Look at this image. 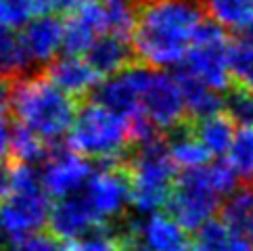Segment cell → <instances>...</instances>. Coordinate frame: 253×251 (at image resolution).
Segmentation results:
<instances>
[{
  "label": "cell",
  "instance_id": "6da1fadb",
  "mask_svg": "<svg viewBox=\"0 0 253 251\" xmlns=\"http://www.w3.org/2000/svg\"><path fill=\"white\" fill-rule=\"evenodd\" d=\"M199 0H151L138 11L132 48L142 65L169 69L182 65L203 21Z\"/></svg>",
  "mask_w": 253,
  "mask_h": 251
},
{
  "label": "cell",
  "instance_id": "7a4b0ae2",
  "mask_svg": "<svg viewBox=\"0 0 253 251\" xmlns=\"http://www.w3.org/2000/svg\"><path fill=\"white\" fill-rule=\"evenodd\" d=\"M8 105L17 124L48 145L67 136L78 111L74 96L61 90L48 76H19L11 86Z\"/></svg>",
  "mask_w": 253,
  "mask_h": 251
},
{
  "label": "cell",
  "instance_id": "3957f363",
  "mask_svg": "<svg viewBox=\"0 0 253 251\" xmlns=\"http://www.w3.org/2000/svg\"><path fill=\"white\" fill-rule=\"evenodd\" d=\"M237 174L230 164H205L195 169H182L169 197V213L186 230L201 228L213 220L224 199L237 188Z\"/></svg>",
  "mask_w": 253,
  "mask_h": 251
},
{
  "label": "cell",
  "instance_id": "277c9868",
  "mask_svg": "<svg viewBox=\"0 0 253 251\" xmlns=\"http://www.w3.org/2000/svg\"><path fill=\"white\" fill-rule=\"evenodd\" d=\"M8 184L6 197L0 199V235L13 243L48 224L52 203L34 164L17 161L8 167Z\"/></svg>",
  "mask_w": 253,
  "mask_h": 251
},
{
  "label": "cell",
  "instance_id": "5b68a950",
  "mask_svg": "<svg viewBox=\"0 0 253 251\" xmlns=\"http://www.w3.org/2000/svg\"><path fill=\"white\" fill-rule=\"evenodd\" d=\"M67 138L69 147L84 157L111 164L126 155L134 134L128 118L94 98L76 111Z\"/></svg>",
  "mask_w": 253,
  "mask_h": 251
},
{
  "label": "cell",
  "instance_id": "8992f818",
  "mask_svg": "<svg viewBox=\"0 0 253 251\" xmlns=\"http://www.w3.org/2000/svg\"><path fill=\"white\" fill-rule=\"evenodd\" d=\"M128 178L132 188V208L140 216L159 211L168 205L178 178L168 142H161L159 138L140 142L130 159Z\"/></svg>",
  "mask_w": 253,
  "mask_h": 251
},
{
  "label": "cell",
  "instance_id": "52a82bcc",
  "mask_svg": "<svg viewBox=\"0 0 253 251\" xmlns=\"http://www.w3.org/2000/svg\"><path fill=\"white\" fill-rule=\"evenodd\" d=\"M186 113L188 109L178 76L168 74L166 69L151 67L142 90L140 115L136 122L130 124L134 140L144 142L157 138V132H174L180 128Z\"/></svg>",
  "mask_w": 253,
  "mask_h": 251
},
{
  "label": "cell",
  "instance_id": "ba28073f",
  "mask_svg": "<svg viewBox=\"0 0 253 251\" xmlns=\"http://www.w3.org/2000/svg\"><path fill=\"white\" fill-rule=\"evenodd\" d=\"M230 55L232 44L226 38L224 28L218 23H203L180 71L193 76L215 92H224L232 80Z\"/></svg>",
  "mask_w": 253,
  "mask_h": 251
},
{
  "label": "cell",
  "instance_id": "9c48e42d",
  "mask_svg": "<svg viewBox=\"0 0 253 251\" xmlns=\"http://www.w3.org/2000/svg\"><path fill=\"white\" fill-rule=\"evenodd\" d=\"M82 195L86 197L88 205L96 213L101 226L107 222L122 218L126 209L132 205V188L130 178L120 167L105 164L92 172L86 182Z\"/></svg>",
  "mask_w": 253,
  "mask_h": 251
},
{
  "label": "cell",
  "instance_id": "30bf717a",
  "mask_svg": "<svg viewBox=\"0 0 253 251\" xmlns=\"http://www.w3.org/2000/svg\"><path fill=\"white\" fill-rule=\"evenodd\" d=\"M92 172L94 169L90 167V159L69 147L57 149L44 157L40 176L48 195L63 199V197L82 193Z\"/></svg>",
  "mask_w": 253,
  "mask_h": 251
},
{
  "label": "cell",
  "instance_id": "8fae6325",
  "mask_svg": "<svg viewBox=\"0 0 253 251\" xmlns=\"http://www.w3.org/2000/svg\"><path fill=\"white\" fill-rule=\"evenodd\" d=\"M149 65H128L117 74L105 78L96 88V101L105 103L117 113H122L128 122H136L140 115L142 90L149 78Z\"/></svg>",
  "mask_w": 253,
  "mask_h": 251
},
{
  "label": "cell",
  "instance_id": "7c38bea8",
  "mask_svg": "<svg viewBox=\"0 0 253 251\" xmlns=\"http://www.w3.org/2000/svg\"><path fill=\"white\" fill-rule=\"evenodd\" d=\"M30 67L50 65L65 50V21L50 13H40L38 17L23 25L17 32Z\"/></svg>",
  "mask_w": 253,
  "mask_h": 251
},
{
  "label": "cell",
  "instance_id": "4fadbf2b",
  "mask_svg": "<svg viewBox=\"0 0 253 251\" xmlns=\"http://www.w3.org/2000/svg\"><path fill=\"white\" fill-rule=\"evenodd\" d=\"M130 241L142 251H184L188 245L186 228L171 213H144L130 228Z\"/></svg>",
  "mask_w": 253,
  "mask_h": 251
},
{
  "label": "cell",
  "instance_id": "5bb4252c",
  "mask_svg": "<svg viewBox=\"0 0 253 251\" xmlns=\"http://www.w3.org/2000/svg\"><path fill=\"white\" fill-rule=\"evenodd\" d=\"M48 226L52 235L63 241H78L94 228H101V222L88 205L86 197L82 193H76L52 203Z\"/></svg>",
  "mask_w": 253,
  "mask_h": 251
},
{
  "label": "cell",
  "instance_id": "9a60e30c",
  "mask_svg": "<svg viewBox=\"0 0 253 251\" xmlns=\"http://www.w3.org/2000/svg\"><path fill=\"white\" fill-rule=\"evenodd\" d=\"M107 34L101 0H84L65 19V52L86 55V50Z\"/></svg>",
  "mask_w": 253,
  "mask_h": 251
},
{
  "label": "cell",
  "instance_id": "2e32d148",
  "mask_svg": "<svg viewBox=\"0 0 253 251\" xmlns=\"http://www.w3.org/2000/svg\"><path fill=\"white\" fill-rule=\"evenodd\" d=\"M48 78L67 94L84 96L90 90L98 88V78L101 76L96 74V69L90 65V61L84 55L65 52L63 57H57L48 65Z\"/></svg>",
  "mask_w": 253,
  "mask_h": 251
},
{
  "label": "cell",
  "instance_id": "e0dca14e",
  "mask_svg": "<svg viewBox=\"0 0 253 251\" xmlns=\"http://www.w3.org/2000/svg\"><path fill=\"white\" fill-rule=\"evenodd\" d=\"M132 52L134 48H132V44H128V38L105 34L86 50L84 57L96 69L98 76L109 78L117 74V71H122L124 67H128V59Z\"/></svg>",
  "mask_w": 253,
  "mask_h": 251
},
{
  "label": "cell",
  "instance_id": "ac0fdd59",
  "mask_svg": "<svg viewBox=\"0 0 253 251\" xmlns=\"http://www.w3.org/2000/svg\"><path fill=\"white\" fill-rule=\"evenodd\" d=\"M193 245L197 251H253L249 237L224 220H210L197 228Z\"/></svg>",
  "mask_w": 253,
  "mask_h": 251
},
{
  "label": "cell",
  "instance_id": "d6986e66",
  "mask_svg": "<svg viewBox=\"0 0 253 251\" xmlns=\"http://www.w3.org/2000/svg\"><path fill=\"white\" fill-rule=\"evenodd\" d=\"M203 8L213 23L232 34L253 32V0H203Z\"/></svg>",
  "mask_w": 253,
  "mask_h": 251
},
{
  "label": "cell",
  "instance_id": "ffe728a7",
  "mask_svg": "<svg viewBox=\"0 0 253 251\" xmlns=\"http://www.w3.org/2000/svg\"><path fill=\"white\" fill-rule=\"evenodd\" d=\"M195 132L211 155H224L228 153V147L237 130H234V122L228 113L215 111L205 118H199L195 124Z\"/></svg>",
  "mask_w": 253,
  "mask_h": 251
},
{
  "label": "cell",
  "instance_id": "44dd1931",
  "mask_svg": "<svg viewBox=\"0 0 253 251\" xmlns=\"http://www.w3.org/2000/svg\"><path fill=\"white\" fill-rule=\"evenodd\" d=\"M168 149L169 155L174 159L176 167L180 169H195L201 167L210 161L211 153L205 149V145L201 142V138L197 136L195 128H176L171 138L168 140Z\"/></svg>",
  "mask_w": 253,
  "mask_h": 251
},
{
  "label": "cell",
  "instance_id": "7402d4cb",
  "mask_svg": "<svg viewBox=\"0 0 253 251\" xmlns=\"http://www.w3.org/2000/svg\"><path fill=\"white\" fill-rule=\"evenodd\" d=\"M178 80H180V86H182V92H184L186 109L191 115H195L199 120L210 113L220 111V107L224 105V101L220 98V92L211 90L210 86H205L203 82H199V80L184 74V71H178Z\"/></svg>",
  "mask_w": 253,
  "mask_h": 251
},
{
  "label": "cell",
  "instance_id": "603a6c76",
  "mask_svg": "<svg viewBox=\"0 0 253 251\" xmlns=\"http://www.w3.org/2000/svg\"><path fill=\"white\" fill-rule=\"evenodd\" d=\"M226 161L245 184H253V126H241L234 132Z\"/></svg>",
  "mask_w": 253,
  "mask_h": 251
},
{
  "label": "cell",
  "instance_id": "cb8c5ba5",
  "mask_svg": "<svg viewBox=\"0 0 253 251\" xmlns=\"http://www.w3.org/2000/svg\"><path fill=\"white\" fill-rule=\"evenodd\" d=\"M107 34L132 38L134 28L138 21V11L134 0H101Z\"/></svg>",
  "mask_w": 253,
  "mask_h": 251
},
{
  "label": "cell",
  "instance_id": "d4e9b609",
  "mask_svg": "<svg viewBox=\"0 0 253 251\" xmlns=\"http://www.w3.org/2000/svg\"><path fill=\"white\" fill-rule=\"evenodd\" d=\"M222 220L237 230H247L253 220V184L239 186L222 203Z\"/></svg>",
  "mask_w": 253,
  "mask_h": 251
},
{
  "label": "cell",
  "instance_id": "484cf974",
  "mask_svg": "<svg viewBox=\"0 0 253 251\" xmlns=\"http://www.w3.org/2000/svg\"><path fill=\"white\" fill-rule=\"evenodd\" d=\"M28 69L30 65L23 55L19 36L15 34V30H8L0 23V78H8V76L19 78Z\"/></svg>",
  "mask_w": 253,
  "mask_h": 251
},
{
  "label": "cell",
  "instance_id": "4316f807",
  "mask_svg": "<svg viewBox=\"0 0 253 251\" xmlns=\"http://www.w3.org/2000/svg\"><path fill=\"white\" fill-rule=\"evenodd\" d=\"M230 69L234 84L253 92V32L241 34L232 42Z\"/></svg>",
  "mask_w": 253,
  "mask_h": 251
},
{
  "label": "cell",
  "instance_id": "83f0119b",
  "mask_svg": "<svg viewBox=\"0 0 253 251\" xmlns=\"http://www.w3.org/2000/svg\"><path fill=\"white\" fill-rule=\"evenodd\" d=\"M46 145L48 142L40 138L38 134H34L32 130L23 128L17 124L15 134H13V157L21 164H36L38 159L46 157Z\"/></svg>",
  "mask_w": 253,
  "mask_h": 251
},
{
  "label": "cell",
  "instance_id": "f1b7e54d",
  "mask_svg": "<svg viewBox=\"0 0 253 251\" xmlns=\"http://www.w3.org/2000/svg\"><path fill=\"white\" fill-rule=\"evenodd\" d=\"M38 15L36 0H0V23L8 30H21Z\"/></svg>",
  "mask_w": 253,
  "mask_h": 251
},
{
  "label": "cell",
  "instance_id": "f546056e",
  "mask_svg": "<svg viewBox=\"0 0 253 251\" xmlns=\"http://www.w3.org/2000/svg\"><path fill=\"white\" fill-rule=\"evenodd\" d=\"M224 111L230 115L234 124L253 126V92L234 84V88L226 90Z\"/></svg>",
  "mask_w": 253,
  "mask_h": 251
},
{
  "label": "cell",
  "instance_id": "4dcf8cb0",
  "mask_svg": "<svg viewBox=\"0 0 253 251\" xmlns=\"http://www.w3.org/2000/svg\"><path fill=\"white\" fill-rule=\"evenodd\" d=\"M8 96H11V86H6L4 80L0 78V164L13 153L15 126L11 122V105H8Z\"/></svg>",
  "mask_w": 253,
  "mask_h": 251
},
{
  "label": "cell",
  "instance_id": "1f68e13d",
  "mask_svg": "<svg viewBox=\"0 0 253 251\" xmlns=\"http://www.w3.org/2000/svg\"><path fill=\"white\" fill-rule=\"evenodd\" d=\"M71 251H124V243L111 230L94 228L86 237L78 239Z\"/></svg>",
  "mask_w": 253,
  "mask_h": 251
},
{
  "label": "cell",
  "instance_id": "d6a6232c",
  "mask_svg": "<svg viewBox=\"0 0 253 251\" xmlns=\"http://www.w3.org/2000/svg\"><path fill=\"white\" fill-rule=\"evenodd\" d=\"M11 251H69L63 245V239L57 235H46V232H34V235L13 241Z\"/></svg>",
  "mask_w": 253,
  "mask_h": 251
},
{
  "label": "cell",
  "instance_id": "836d02e7",
  "mask_svg": "<svg viewBox=\"0 0 253 251\" xmlns=\"http://www.w3.org/2000/svg\"><path fill=\"white\" fill-rule=\"evenodd\" d=\"M8 188H11V184H8V169H2L0 167V199H4Z\"/></svg>",
  "mask_w": 253,
  "mask_h": 251
},
{
  "label": "cell",
  "instance_id": "e575fe53",
  "mask_svg": "<svg viewBox=\"0 0 253 251\" xmlns=\"http://www.w3.org/2000/svg\"><path fill=\"white\" fill-rule=\"evenodd\" d=\"M247 237H249V241H251V243H253V220H251V224H249V226H247Z\"/></svg>",
  "mask_w": 253,
  "mask_h": 251
},
{
  "label": "cell",
  "instance_id": "d590c367",
  "mask_svg": "<svg viewBox=\"0 0 253 251\" xmlns=\"http://www.w3.org/2000/svg\"><path fill=\"white\" fill-rule=\"evenodd\" d=\"M147 2H151V0H147Z\"/></svg>",
  "mask_w": 253,
  "mask_h": 251
}]
</instances>
